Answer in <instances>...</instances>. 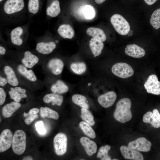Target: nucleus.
<instances>
[{"mask_svg":"<svg viewBox=\"0 0 160 160\" xmlns=\"http://www.w3.org/2000/svg\"><path fill=\"white\" fill-rule=\"evenodd\" d=\"M147 5H151L155 4L158 0H143Z\"/></svg>","mask_w":160,"mask_h":160,"instance_id":"obj_44","label":"nucleus"},{"mask_svg":"<svg viewBox=\"0 0 160 160\" xmlns=\"http://www.w3.org/2000/svg\"><path fill=\"white\" fill-rule=\"evenodd\" d=\"M40 115L43 118H48L57 120L59 117L58 113L56 111L47 107H41L40 109Z\"/></svg>","mask_w":160,"mask_h":160,"instance_id":"obj_29","label":"nucleus"},{"mask_svg":"<svg viewBox=\"0 0 160 160\" xmlns=\"http://www.w3.org/2000/svg\"><path fill=\"white\" fill-rule=\"evenodd\" d=\"M35 126L38 133L41 135L46 133V130L45 128L43 122L42 121H37L35 124Z\"/></svg>","mask_w":160,"mask_h":160,"instance_id":"obj_39","label":"nucleus"},{"mask_svg":"<svg viewBox=\"0 0 160 160\" xmlns=\"http://www.w3.org/2000/svg\"><path fill=\"white\" fill-rule=\"evenodd\" d=\"M39 111V110L38 108H33L30 110L28 113L30 114H35L38 113Z\"/></svg>","mask_w":160,"mask_h":160,"instance_id":"obj_43","label":"nucleus"},{"mask_svg":"<svg viewBox=\"0 0 160 160\" xmlns=\"http://www.w3.org/2000/svg\"><path fill=\"white\" fill-rule=\"evenodd\" d=\"M23 29L21 27H17L13 29L11 32L10 37L12 43L17 46L21 45L23 43L22 36Z\"/></svg>","mask_w":160,"mask_h":160,"instance_id":"obj_16","label":"nucleus"},{"mask_svg":"<svg viewBox=\"0 0 160 160\" xmlns=\"http://www.w3.org/2000/svg\"><path fill=\"white\" fill-rule=\"evenodd\" d=\"M3 0H0V2H1V1H2Z\"/></svg>","mask_w":160,"mask_h":160,"instance_id":"obj_49","label":"nucleus"},{"mask_svg":"<svg viewBox=\"0 0 160 160\" xmlns=\"http://www.w3.org/2000/svg\"><path fill=\"white\" fill-rule=\"evenodd\" d=\"M57 32L64 39H71L74 36V31L68 24H63L59 26Z\"/></svg>","mask_w":160,"mask_h":160,"instance_id":"obj_21","label":"nucleus"},{"mask_svg":"<svg viewBox=\"0 0 160 160\" xmlns=\"http://www.w3.org/2000/svg\"><path fill=\"white\" fill-rule=\"evenodd\" d=\"M61 12L60 2L58 0H54L47 7L46 13L47 15L51 17L57 16Z\"/></svg>","mask_w":160,"mask_h":160,"instance_id":"obj_25","label":"nucleus"},{"mask_svg":"<svg viewBox=\"0 0 160 160\" xmlns=\"http://www.w3.org/2000/svg\"><path fill=\"white\" fill-rule=\"evenodd\" d=\"M80 142L88 155L92 156L97 151V146L95 143L89 138L83 137L80 139Z\"/></svg>","mask_w":160,"mask_h":160,"instance_id":"obj_14","label":"nucleus"},{"mask_svg":"<svg viewBox=\"0 0 160 160\" xmlns=\"http://www.w3.org/2000/svg\"><path fill=\"white\" fill-rule=\"evenodd\" d=\"M50 89L53 93L61 94L68 92L69 87L63 81L59 80L51 86Z\"/></svg>","mask_w":160,"mask_h":160,"instance_id":"obj_28","label":"nucleus"},{"mask_svg":"<svg viewBox=\"0 0 160 160\" xmlns=\"http://www.w3.org/2000/svg\"><path fill=\"white\" fill-rule=\"evenodd\" d=\"M131 102L127 98L120 100L117 103L116 109L113 113V117L118 121L125 123L131 119L132 113L130 108Z\"/></svg>","mask_w":160,"mask_h":160,"instance_id":"obj_1","label":"nucleus"},{"mask_svg":"<svg viewBox=\"0 0 160 160\" xmlns=\"http://www.w3.org/2000/svg\"><path fill=\"white\" fill-rule=\"evenodd\" d=\"M23 160H33L31 156H28L24 157L23 159Z\"/></svg>","mask_w":160,"mask_h":160,"instance_id":"obj_47","label":"nucleus"},{"mask_svg":"<svg viewBox=\"0 0 160 160\" xmlns=\"http://www.w3.org/2000/svg\"><path fill=\"white\" fill-rule=\"evenodd\" d=\"M54 150L58 156L64 154L67 150V137L65 134L59 133L57 134L53 140Z\"/></svg>","mask_w":160,"mask_h":160,"instance_id":"obj_5","label":"nucleus"},{"mask_svg":"<svg viewBox=\"0 0 160 160\" xmlns=\"http://www.w3.org/2000/svg\"><path fill=\"white\" fill-rule=\"evenodd\" d=\"M23 65L27 68H31L39 61V58L36 55L33 54L30 51L25 52L24 57L22 60Z\"/></svg>","mask_w":160,"mask_h":160,"instance_id":"obj_17","label":"nucleus"},{"mask_svg":"<svg viewBox=\"0 0 160 160\" xmlns=\"http://www.w3.org/2000/svg\"><path fill=\"white\" fill-rule=\"evenodd\" d=\"M116 97V93L113 91H111L100 96L98 98L97 100L103 107L108 108L113 104Z\"/></svg>","mask_w":160,"mask_h":160,"instance_id":"obj_10","label":"nucleus"},{"mask_svg":"<svg viewBox=\"0 0 160 160\" xmlns=\"http://www.w3.org/2000/svg\"><path fill=\"white\" fill-rule=\"evenodd\" d=\"M151 145V143L144 137H139L128 144V147L131 149L145 152L150 150Z\"/></svg>","mask_w":160,"mask_h":160,"instance_id":"obj_8","label":"nucleus"},{"mask_svg":"<svg viewBox=\"0 0 160 160\" xmlns=\"http://www.w3.org/2000/svg\"><path fill=\"white\" fill-rule=\"evenodd\" d=\"M121 153L124 158L134 160H143L142 154L136 150L131 149L128 147L122 145L120 147Z\"/></svg>","mask_w":160,"mask_h":160,"instance_id":"obj_11","label":"nucleus"},{"mask_svg":"<svg viewBox=\"0 0 160 160\" xmlns=\"http://www.w3.org/2000/svg\"><path fill=\"white\" fill-rule=\"evenodd\" d=\"M125 52L127 55L135 58L142 57L145 55L144 50L135 44L127 45L125 49Z\"/></svg>","mask_w":160,"mask_h":160,"instance_id":"obj_12","label":"nucleus"},{"mask_svg":"<svg viewBox=\"0 0 160 160\" xmlns=\"http://www.w3.org/2000/svg\"><path fill=\"white\" fill-rule=\"evenodd\" d=\"M89 46L94 57H96L101 54L104 47V44L102 41L92 38L89 41Z\"/></svg>","mask_w":160,"mask_h":160,"instance_id":"obj_19","label":"nucleus"},{"mask_svg":"<svg viewBox=\"0 0 160 160\" xmlns=\"http://www.w3.org/2000/svg\"><path fill=\"white\" fill-rule=\"evenodd\" d=\"M153 113L154 117L160 123V114L158 111L157 109H154L153 110Z\"/></svg>","mask_w":160,"mask_h":160,"instance_id":"obj_41","label":"nucleus"},{"mask_svg":"<svg viewBox=\"0 0 160 160\" xmlns=\"http://www.w3.org/2000/svg\"><path fill=\"white\" fill-rule=\"evenodd\" d=\"M113 160H118V159H113Z\"/></svg>","mask_w":160,"mask_h":160,"instance_id":"obj_48","label":"nucleus"},{"mask_svg":"<svg viewBox=\"0 0 160 160\" xmlns=\"http://www.w3.org/2000/svg\"><path fill=\"white\" fill-rule=\"evenodd\" d=\"M150 23L155 29H158L160 28V8L157 9L153 12Z\"/></svg>","mask_w":160,"mask_h":160,"instance_id":"obj_35","label":"nucleus"},{"mask_svg":"<svg viewBox=\"0 0 160 160\" xmlns=\"http://www.w3.org/2000/svg\"><path fill=\"white\" fill-rule=\"evenodd\" d=\"M47 66L52 73L55 75H59L62 72L64 63L63 61L57 58H54L49 61Z\"/></svg>","mask_w":160,"mask_h":160,"instance_id":"obj_13","label":"nucleus"},{"mask_svg":"<svg viewBox=\"0 0 160 160\" xmlns=\"http://www.w3.org/2000/svg\"><path fill=\"white\" fill-rule=\"evenodd\" d=\"M111 71L115 76L123 79L132 76L134 72L130 65L124 63H118L114 64L111 68Z\"/></svg>","mask_w":160,"mask_h":160,"instance_id":"obj_4","label":"nucleus"},{"mask_svg":"<svg viewBox=\"0 0 160 160\" xmlns=\"http://www.w3.org/2000/svg\"><path fill=\"white\" fill-rule=\"evenodd\" d=\"M24 5V0H7L4 4L3 9L6 14L11 15L21 11Z\"/></svg>","mask_w":160,"mask_h":160,"instance_id":"obj_6","label":"nucleus"},{"mask_svg":"<svg viewBox=\"0 0 160 160\" xmlns=\"http://www.w3.org/2000/svg\"><path fill=\"white\" fill-rule=\"evenodd\" d=\"M6 50L2 46H0V54L1 55H3L6 53Z\"/></svg>","mask_w":160,"mask_h":160,"instance_id":"obj_45","label":"nucleus"},{"mask_svg":"<svg viewBox=\"0 0 160 160\" xmlns=\"http://www.w3.org/2000/svg\"><path fill=\"white\" fill-rule=\"evenodd\" d=\"M110 21L115 30L120 35H126L130 30L128 22L119 14L113 15L111 18Z\"/></svg>","mask_w":160,"mask_h":160,"instance_id":"obj_3","label":"nucleus"},{"mask_svg":"<svg viewBox=\"0 0 160 160\" xmlns=\"http://www.w3.org/2000/svg\"><path fill=\"white\" fill-rule=\"evenodd\" d=\"M81 117L84 121L87 123L91 126L95 124L94 117L91 112L87 109L81 108Z\"/></svg>","mask_w":160,"mask_h":160,"instance_id":"obj_34","label":"nucleus"},{"mask_svg":"<svg viewBox=\"0 0 160 160\" xmlns=\"http://www.w3.org/2000/svg\"><path fill=\"white\" fill-rule=\"evenodd\" d=\"M21 106L20 103L18 102H12L4 105L2 109L3 116L5 118L11 117L14 112Z\"/></svg>","mask_w":160,"mask_h":160,"instance_id":"obj_20","label":"nucleus"},{"mask_svg":"<svg viewBox=\"0 0 160 160\" xmlns=\"http://www.w3.org/2000/svg\"><path fill=\"white\" fill-rule=\"evenodd\" d=\"M12 151L16 154H23L26 148V135L23 130H17L13 135L12 144Z\"/></svg>","mask_w":160,"mask_h":160,"instance_id":"obj_2","label":"nucleus"},{"mask_svg":"<svg viewBox=\"0 0 160 160\" xmlns=\"http://www.w3.org/2000/svg\"><path fill=\"white\" fill-rule=\"evenodd\" d=\"M71 70L75 73L81 75L86 71L87 67L85 63L83 62H75L70 65Z\"/></svg>","mask_w":160,"mask_h":160,"instance_id":"obj_32","label":"nucleus"},{"mask_svg":"<svg viewBox=\"0 0 160 160\" xmlns=\"http://www.w3.org/2000/svg\"><path fill=\"white\" fill-rule=\"evenodd\" d=\"M56 46V44L53 41L41 42L37 44L36 49L41 54L48 55L52 52Z\"/></svg>","mask_w":160,"mask_h":160,"instance_id":"obj_15","label":"nucleus"},{"mask_svg":"<svg viewBox=\"0 0 160 160\" xmlns=\"http://www.w3.org/2000/svg\"><path fill=\"white\" fill-rule=\"evenodd\" d=\"M28 8L29 12L33 14H36L39 9V0H28Z\"/></svg>","mask_w":160,"mask_h":160,"instance_id":"obj_37","label":"nucleus"},{"mask_svg":"<svg viewBox=\"0 0 160 160\" xmlns=\"http://www.w3.org/2000/svg\"><path fill=\"white\" fill-rule=\"evenodd\" d=\"M6 97V93L4 89L1 88H0V105H2L5 101Z\"/></svg>","mask_w":160,"mask_h":160,"instance_id":"obj_40","label":"nucleus"},{"mask_svg":"<svg viewBox=\"0 0 160 160\" xmlns=\"http://www.w3.org/2000/svg\"><path fill=\"white\" fill-rule=\"evenodd\" d=\"M143 121L145 123L150 124L155 128L160 127V123L154 117L151 111H148L144 115Z\"/></svg>","mask_w":160,"mask_h":160,"instance_id":"obj_33","label":"nucleus"},{"mask_svg":"<svg viewBox=\"0 0 160 160\" xmlns=\"http://www.w3.org/2000/svg\"><path fill=\"white\" fill-rule=\"evenodd\" d=\"M4 71L6 76L8 83L13 87L17 86L19 84V81L12 67L6 65L4 67Z\"/></svg>","mask_w":160,"mask_h":160,"instance_id":"obj_24","label":"nucleus"},{"mask_svg":"<svg viewBox=\"0 0 160 160\" xmlns=\"http://www.w3.org/2000/svg\"><path fill=\"white\" fill-rule=\"evenodd\" d=\"M18 71L21 75L29 80L33 82L36 81L37 77L32 70H28L24 65L20 64L17 67Z\"/></svg>","mask_w":160,"mask_h":160,"instance_id":"obj_26","label":"nucleus"},{"mask_svg":"<svg viewBox=\"0 0 160 160\" xmlns=\"http://www.w3.org/2000/svg\"><path fill=\"white\" fill-rule=\"evenodd\" d=\"M72 102L76 105L81 108L88 109L89 105L87 102V99L84 96L78 94L73 95L72 97Z\"/></svg>","mask_w":160,"mask_h":160,"instance_id":"obj_30","label":"nucleus"},{"mask_svg":"<svg viewBox=\"0 0 160 160\" xmlns=\"http://www.w3.org/2000/svg\"><path fill=\"white\" fill-rule=\"evenodd\" d=\"M23 115L26 118L25 119V123L28 125H30L33 121L35 119L38 118V116L36 114H30L28 113L24 112Z\"/></svg>","mask_w":160,"mask_h":160,"instance_id":"obj_38","label":"nucleus"},{"mask_svg":"<svg viewBox=\"0 0 160 160\" xmlns=\"http://www.w3.org/2000/svg\"><path fill=\"white\" fill-rule=\"evenodd\" d=\"M111 148V146L108 145L101 147L97 153V157L100 158L102 160H111V157L108 155V152Z\"/></svg>","mask_w":160,"mask_h":160,"instance_id":"obj_36","label":"nucleus"},{"mask_svg":"<svg viewBox=\"0 0 160 160\" xmlns=\"http://www.w3.org/2000/svg\"><path fill=\"white\" fill-rule=\"evenodd\" d=\"M79 12L87 19H92L95 16L96 12L94 8L89 5H86L81 7L79 9Z\"/></svg>","mask_w":160,"mask_h":160,"instance_id":"obj_27","label":"nucleus"},{"mask_svg":"<svg viewBox=\"0 0 160 160\" xmlns=\"http://www.w3.org/2000/svg\"><path fill=\"white\" fill-rule=\"evenodd\" d=\"M7 83L8 81L7 79L0 76V85L1 86L5 85Z\"/></svg>","mask_w":160,"mask_h":160,"instance_id":"obj_42","label":"nucleus"},{"mask_svg":"<svg viewBox=\"0 0 160 160\" xmlns=\"http://www.w3.org/2000/svg\"><path fill=\"white\" fill-rule=\"evenodd\" d=\"M13 136L11 131L8 129L3 130L0 135V152L8 149L12 144Z\"/></svg>","mask_w":160,"mask_h":160,"instance_id":"obj_9","label":"nucleus"},{"mask_svg":"<svg viewBox=\"0 0 160 160\" xmlns=\"http://www.w3.org/2000/svg\"><path fill=\"white\" fill-rule=\"evenodd\" d=\"M144 87L148 93L156 95H160V82L156 75L152 74L148 76Z\"/></svg>","mask_w":160,"mask_h":160,"instance_id":"obj_7","label":"nucleus"},{"mask_svg":"<svg viewBox=\"0 0 160 160\" xmlns=\"http://www.w3.org/2000/svg\"><path fill=\"white\" fill-rule=\"evenodd\" d=\"M79 126L85 135L91 138L94 139L96 137L95 132L89 124L85 121H82L80 123Z\"/></svg>","mask_w":160,"mask_h":160,"instance_id":"obj_31","label":"nucleus"},{"mask_svg":"<svg viewBox=\"0 0 160 160\" xmlns=\"http://www.w3.org/2000/svg\"><path fill=\"white\" fill-rule=\"evenodd\" d=\"M63 97L57 93H54L46 95L43 98V101L47 103H52L53 105L60 106L63 101Z\"/></svg>","mask_w":160,"mask_h":160,"instance_id":"obj_22","label":"nucleus"},{"mask_svg":"<svg viewBox=\"0 0 160 160\" xmlns=\"http://www.w3.org/2000/svg\"><path fill=\"white\" fill-rule=\"evenodd\" d=\"M25 89L20 87H11L9 92L10 98L15 102H19L23 98H26L27 95L25 93Z\"/></svg>","mask_w":160,"mask_h":160,"instance_id":"obj_18","label":"nucleus"},{"mask_svg":"<svg viewBox=\"0 0 160 160\" xmlns=\"http://www.w3.org/2000/svg\"><path fill=\"white\" fill-rule=\"evenodd\" d=\"M106 0H95L96 3L100 4L104 2Z\"/></svg>","mask_w":160,"mask_h":160,"instance_id":"obj_46","label":"nucleus"},{"mask_svg":"<svg viewBox=\"0 0 160 160\" xmlns=\"http://www.w3.org/2000/svg\"><path fill=\"white\" fill-rule=\"evenodd\" d=\"M86 33L88 36L102 42L105 41L106 39L104 31L100 28L89 27L87 29Z\"/></svg>","mask_w":160,"mask_h":160,"instance_id":"obj_23","label":"nucleus"}]
</instances>
